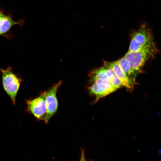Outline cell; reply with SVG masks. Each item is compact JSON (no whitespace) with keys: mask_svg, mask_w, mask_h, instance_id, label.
Segmentation results:
<instances>
[{"mask_svg":"<svg viewBox=\"0 0 161 161\" xmlns=\"http://www.w3.org/2000/svg\"><path fill=\"white\" fill-rule=\"evenodd\" d=\"M154 42L148 44L139 50L127 52L124 57L129 61L130 66V76L137 73L146 62L154 56L157 51Z\"/></svg>","mask_w":161,"mask_h":161,"instance_id":"cell-2","label":"cell"},{"mask_svg":"<svg viewBox=\"0 0 161 161\" xmlns=\"http://www.w3.org/2000/svg\"><path fill=\"white\" fill-rule=\"evenodd\" d=\"M104 66L111 69L121 81L123 86L132 89L133 86V80L127 77L123 72L116 61L104 62Z\"/></svg>","mask_w":161,"mask_h":161,"instance_id":"cell-7","label":"cell"},{"mask_svg":"<svg viewBox=\"0 0 161 161\" xmlns=\"http://www.w3.org/2000/svg\"><path fill=\"white\" fill-rule=\"evenodd\" d=\"M60 81L47 92H45V100L47 108V115L44 121L48 123L50 119L56 113L58 107V103L56 97L58 88L62 83Z\"/></svg>","mask_w":161,"mask_h":161,"instance_id":"cell-5","label":"cell"},{"mask_svg":"<svg viewBox=\"0 0 161 161\" xmlns=\"http://www.w3.org/2000/svg\"><path fill=\"white\" fill-rule=\"evenodd\" d=\"M105 66L107 78L112 85L117 89L123 86L121 81L114 71L110 68Z\"/></svg>","mask_w":161,"mask_h":161,"instance_id":"cell-9","label":"cell"},{"mask_svg":"<svg viewBox=\"0 0 161 161\" xmlns=\"http://www.w3.org/2000/svg\"><path fill=\"white\" fill-rule=\"evenodd\" d=\"M154 41L151 30L145 24L143 23L138 28L131 32L130 43L128 52L137 51Z\"/></svg>","mask_w":161,"mask_h":161,"instance_id":"cell-3","label":"cell"},{"mask_svg":"<svg viewBox=\"0 0 161 161\" xmlns=\"http://www.w3.org/2000/svg\"><path fill=\"white\" fill-rule=\"evenodd\" d=\"M116 62L124 74L130 78V66L128 60L123 56Z\"/></svg>","mask_w":161,"mask_h":161,"instance_id":"cell-10","label":"cell"},{"mask_svg":"<svg viewBox=\"0 0 161 161\" xmlns=\"http://www.w3.org/2000/svg\"><path fill=\"white\" fill-rule=\"evenodd\" d=\"M23 23L22 21H15L12 19L10 16L5 15L2 21L0 31L1 35L7 32L13 26L16 24L22 25Z\"/></svg>","mask_w":161,"mask_h":161,"instance_id":"cell-8","label":"cell"},{"mask_svg":"<svg viewBox=\"0 0 161 161\" xmlns=\"http://www.w3.org/2000/svg\"><path fill=\"white\" fill-rule=\"evenodd\" d=\"M45 92L39 96L27 101V109L39 120L45 121L47 115V108L45 100Z\"/></svg>","mask_w":161,"mask_h":161,"instance_id":"cell-6","label":"cell"},{"mask_svg":"<svg viewBox=\"0 0 161 161\" xmlns=\"http://www.w3.org/2000/svg\"><path fill=\"white\" fill-rule=\"evenodd\" d=\"M4 15H5L3 13H2L1 11L0 12V35H1L0 31H1L2 21Z\"/></svg>","mask_w":161,"mask_h":161,"instance_id":"cell-11","label":"cell"},{"mask_svg":"<svg viewBox=\"0 0 161 161\" xmlns=\"http://www.w3.org/2000/svg\"><path fill=\"white\" fill-rule=\"evenodd\" d=\"M89 76L88 89L90 94L95 97L94 103L117 89L108 80L103 69L94 70L89 73Z\"/></svg>","mask_w":161,"mask_h":161,"instance_id":"cell-1","label":"cell"},{"mask_svg":"<svg viewBox=\"0 0 161 161\" xmlns=\"http://www.w3.org/2000/svg\"><path fill=\"white\" fill-rule=\"evenodd\" d=\"M2 81L4 88L12 100L16 103V98L20 85V80L12 72L10 68L1 69Z\"/></svg>","mask_w":161,"mask_h":161,"instance_id":"cell-4","label":"cell"},{"mask_svg":"<svg viewBox=\"0 0 161 161\" xmlns=\"http://www.w3.org/2000/svg\"><path fill=\"white\" fill-rule=\"evenodd\" d=\"M1 12L0 10V12Z\"/></svg>","mask_w":161,"mask_h":161,"instance_id":"cell-12","label":"cell"}]
</instances>
